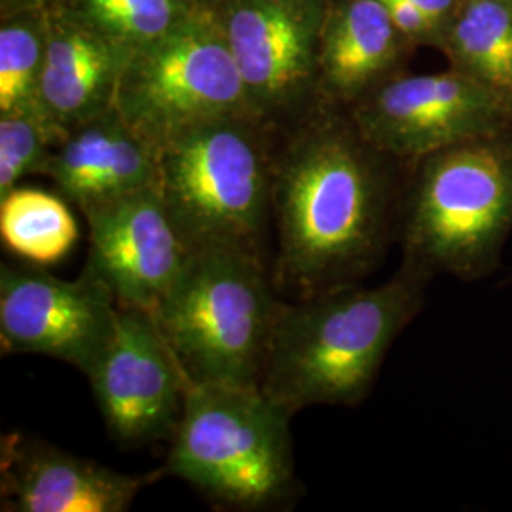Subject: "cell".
<instances>
[{
    "instance_id": "d6986e66",
    "label": "cell",
    "mask_w": 512,
    "mask_h": 512,
    "mask_svg": "<svg viewBox=\"0 0 512 512\" xmlns=\"http://www.w3.org/2000/svg\"><path fill=\"white\" fill-rule=\"evenodd\" d=\"M59 131L38 101L2 114L0 198L16 188L23 175L46 167L50 160L46 147Z\"/></svg>"
},
{
    "instance_id": "ac0fdd59",
    "label": "cell",
    "mask_w": 512,
    "mask_h": 512,
    "mask_svg": "<svg viewBox=\"0 0 512 512\" xmlns=\"http://www.w3.org/2000/svg\"><path fill=\"white\" fill-rule=\"evenodd\" d=\"M0 238L21 260L50 266L71 253L78 224L61 198L16 186L0 198Z\"/></svg>"
},
{
    "instance_id": "603a6c76",
    "label": "cell",
    "mask_w": 512,
    "mask_h": 512,
    "mask_svg": "<svg viewBox=\"0 0 512 512\" xmlns=\"http://www.w3.org/2000/svg\"><path fill=\"white\" fill-rule=\"evenodd\" d=\"M414 6H418L421 12L429 18V21L437 27L440 33V40L444 37V31L456 18L459 8L465 0H410ZM440 46V44H439Z\"/></svg>"
},
{
    "instance_id": "8fae6325",
    "label": "cell",
    "mask_w": 512,
    "mask_h": 512,
    "mask_svg": "<svg viewBox=\"0 0 512 512\" xmlns=\"http://www.w3.org/2000/svg\"><path fill=\"white\" fill-rule=\"evenodd\" d=\"M92 272L124 308L152 311L183 270L188 247L158 186L82 211Z\"/></svg>"
},
{
    "instance_id": "7a4b0ae2",
    "label": "cell",
    "mask_w": 512,
    "mask_h": 512,
    "mask_svg": "<svg viewBox=\"0 0 512 512\" xmlns=\"http://www.w3.org/2000/svg\"><path fill=\"white\" fill-rule=\"evenodd\" d=\"M431 281L403 262L382 285L355 283L283 302L258 385L293 416L308 406L363 403Z\"/></svg>"
},
{
    "instance_id": "8992f818",
    "label": "cell",
    "mask_w": 512,
    "mask_h": 512,
    "mask_svg": "<svg viewBox=\"0 0 512 512\" xmlns=\"http://www.w3.org/2000/svg\"><path fill=\"white\" fill-rule=\"evenodd\" d=\"M243 116L190 129L158 150V190L188 251L234 247L264 258L275 181Z\"/></svg>"
},
{
    "instance_id": "d4e9b609",
    "label": "cell",
    "mask_w": 512,
    "mask_h": 512,
    "mask_svg": "<svg viewBox=\"0 0 512 512\" xmlns=\"http://www.w3.org/2000/svg\"><path fill=\"white\" fill-rule=\"evenodd\" d=\"M501 2H512V0H501Z\"/></svg>"
},
{
    "instance_id": "7c38bea8",
    "label": "cell",
    "mask_w": 512,
    "mask_h": 512,
    "mask_svg": "<svg viewBox=\"0 0 512 512\" xmlns=\"http://www.w3.org/2000/svg\"><path fill=\"white\" fill-rule=\"evenodd\" d=\"M2 511L124 512L147 484L54 446L12 435L2 440Z\"/></svg>"
},
{
    "instance_id": "cb8c5ba5",
    "label": "cell",
    "mask_w": 512,
    "mask_h": 512,
    "mask_svg": "<svg viewBox=\"0 0 512 512\" xmlns=\"http://www.w3.org/2000/svg\"><path fill=\"white\" fill-rule=\"evenodd\" d=\"M505 285H512V274L505 279Z\"/></svg>"
},
{
    "instance_id": "e0dca14e",
    "label": "cell",
    "mask_w": 512,
    "mask_h": 512,
    "mask_svg": "<svg viewBox=\"0 0 512 512\" xmlns=\"http://www.w3.org/2000/svg\"><path fill=\"white\" fill-rule=\"evenodd\" d=\"M439 48L450 67L512 103V2L465 0Z\"/></svg>"
},
{
    "instance_id": "52a82bcc",
    "label": "cell",
    "mask_w": 512,
    "mask_h": 512,
    "mask_svg": "<svg viewBox=\"0 0 512 512\" xmlns=\"http://www.w3.org/2000/svg\"><path fill=\"white\" fill-rule=\"evenodd\" d=\"M129 63L114 109L156 150L203 124L247 114L249 99L228 37L203 27L165 33Z\"/></svg>"
},
{
    "instance_id": "4fadbf2b",
    "label": "cell",
    "mask_w": 512,
    "mask_h": 512,
    "mask_svg": "<svg viewBox=\"0 0 512 512\" xmlns=\"http://www.w3.org/2000/svg\"><path fill=\"white\" fill-rule=\"evenodd\" d=\"M228 44L251 109H283L311 78L313 21L291 0H251L232 14Z\"/></svg>"
},
{
    "instance_id": "30bf717a",
    "label": "cell",
    "mask_w": 512,
    "mask_h": 512,
    "mask_svg": "<svg viewBox=\"0 0 512 512\" xmlns=\"http://www.w3.org/2000/svg\"><path fill=\"white\" fill-rule=\"evenodd\" d=\"M88 380L112 437L124 444L173 437L188 380L150 311L120 306L109 346Z\"/></svg>"
},
{
    "instance_id": "277c9868",
    "label": "cell",
    "mask_w": 512,
    "mask_h": 512,
    "mask_svg": "<svg viewBox=\"0 0 512 512\" xmlns=\"http://www.w3.org/2000/svg\"><path fill=\"white\" fill-rule=\"evenodd\" d=\"M264 258L234 247L190 251L150 311L188 385H258L281 300Z\"/></svg>"
},
{
    "instance_id": "2e32d148",
    "label": "cell",
    "mask_w": 512,
    "mask_h": 512,
    "mask_svg": "<svg viewBox=\"0 0 512 512\" xmlns=\"http://www.w3.org/2000/svg\"><path fill=\"white\" fill-rule=\"evenodd\" d=\"M118 78L112 55L97 40L57 38L42 59L38 103L59 129L84 124L114 107Z\"/></svg>"
},
{
    "instance_id": "7402d4cb",
    "label": "cell",
    "mask_w": 512,
    "mask_h": 512,
    "mask_svg": "<svg viewBox=\"0 0 512 512\" xmlns=\"http://www.w3.org/2000/svg\"><path fill=\"white\" fill-rule=\"evenodd\" d=\"M380 2L384 4L385 10L389 12L401 35L408 40L429 42L439 48L440 33L418 6H414L410 0H380Z\"/></svg>"
},
{
    "instance_id": "3957f363",
    "label": "cell",
    "mask_w": 512,
    "mask_h": 512,
    "mask_svg": "<svg viewBox=\"0 0 512 512\" xmlns=\"http://www.w3.org/2000/svg\"><path fill=\"white\" fill-rule=\"evenodd\" d=\"M404 184L403 262L433 279L480 281L512 234V128L427 154Z\"/></svg>"
},
{
    "instance_id": "9a60e30c",
    "label": "cell",
    "mask_w": 512,
    "mask_h": 512,
    "mask_svg": "<svg viewBox=\"0 0 512 512\" xmlns=\"http://www.w3.org/2000/svg\"><path fill=\"white\" fill-rule=\"evenodd\" d=\"M403 38L380 0H348L330 23L323 54V82L332 97L359 103L387 82Z\"/></svg>"
},
{
    "instance_id": "ffe728a7",
    "label": "cell",
    "mask_w": 512,
    "mask_h": 512,
    "mask_svg": "<svg viewBox=\"0 0 512 512\" xmlns=\"http://www.w3.org/2000/svg\"><path fill=\"white\" fill-rule=\"evenodd\" d=\"M40 46L33 31L23 25L0 33V112H12L38 101Z\"/></svg>"
},
{
    "instance_id": "6da1fadb",
    "label": "cell",
    "mask_w": 512,
    "mask_h": 512,
    "mask_svg": "<svg viewBox=\"0 0 512 512\" xmlns=\"http://www.w3.org/2000/svg\"><path fill=\"white\" fill-rule=\"evenodd\" d=\"M403 164L355 120L308 135L274 183L277 291L294 298L361 283L399 241Z\"/></svg>"
},
{
    "instance_id": "5bb4252c",
    "label": "cell",
    "mask_w": 512,
    "mask_h": 512,
    "mask_svg": "<svg viewBox=\"0 0 512 512\" xmlns=\"http://www.w3.org/2000/svg\"><path fill=\"white\" fill-rule=\"evenodd\" d=\"M80 126L44 167L80 211L158 186V150L118 110Z\"/></svg>"
},
{
    "instance_id": "9c48e42d",
    "label": "cell",
    "mask_w": 512,
    "mask_h": 512,
    "mask_svg": "<svg viewBox=\"0 0 512 512\" xmlns=\"http://www.w3.org/2000/svg\"><path fill=\"white\" fill-rule=\"evenodd\" d=\"M120 304L84 268L74 281L38 264L0 266L2 353L46 355L86 376L109 346Z\"/></svg>"
},
{
    "instance_id": "44dd1931",
    "label": "cell",
    "mask_w": 512,
    "mask_h": 512,
    "mask_svg": "<svg viewBox=\"0 0 512 512\" xmlns=\"http://www.w3.org/2000/svg\"><path fill=\"white\" fill-rule=\"evenodd\" d=\"M95 21L129 38L164 37L175 18V0H88Z\"/></svg>"
},
{
    "instance_id": "5b68a950",
    "label": "cell",
    "mask_w": 512,
    "mask_h": 512,
    "mask_svg": "<svg viewBox=\"0 0 512 512\" xmlns=\"http://www.w3.org/2000/svg\"><path fill=\"white\" fill-rule=\"evenodd\" d=\"M293 414L260 385H188L167 473L236 509H268L294 492Z\"/></svg>"
},
{
    "instance_id": "ba28073f",
    "label": "cell",
    "mask_w": 512,
    "mask_h": 512,
    "mask_svg": "<svg viewBox=\"0 0 512 512\" xmlns=\"http://www.w3.org/2000/svg\"><path fill=\"white\" fill-rule=\"evenodd\" d=\"M351 118L372 145L408 165L512 128V103L450 67L444 73L389 78L355 103Z\"/></svg>"
}]
</instances>
